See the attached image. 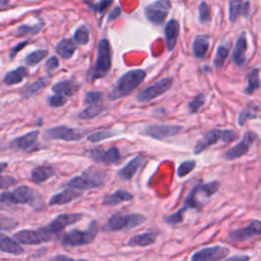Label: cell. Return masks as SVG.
Instances as JSON below:
<instances>
[{
  "instance_id": "30bf717a",
  "label": "cell",
  "mask_w": 261,
  "mask_h": 261,
  "mask_svg": "<svg viewBox=\"0 0 261 261\" xmlns=\"http://www.w3.org/2000/svg\"><path fill=\"white\" fill-rule=\"evenodd\" d=\"M171 2L168 0H158L147 5L144 9L146 18L154 24H162L170 10Z\"/></svg>"
},
{
  "instance_id": "e575fe53",
  "label": "cell",
  "mask_w": 261,
  "mask_h": 261,
  "mask_svg": "<svg viewBox=\"0 0 261 261\" xmlns=\"http://www.w3.org/2000/svg\"><path fill=\"white\" fill-rule=\"evenodd\" d=\"M103 110H104V107L102 104H99V103L92 104V105H89L84 110H82L77 114V117L80 119H92V118L100 115Z\"/></svg>"
},
{
  "instance_id": "8fae6325",
  "label": "cell",
  "mask_w": 261,
  "mask_h": 261,
  "mask_svg": "<svg viewBox=\"0 0 261 261\" xmlns=\"http://www.w3.org/2000/svg\"><path fill=\"white\" fill-rule=\"evenodd\" d=\"M85 136V132L77 128H71L65 125H58L48 128L44 133V137L49 140H62V141H79Z\"/></svg>"
},
{
  "instance_id": "6da1fadb",
  "label": "cell",
  "mask_w": 261,
  "mask_h": 261,
  "mask_svg": "<svg viewBox=\"0 0 261 261\" xmlns=\"http://www.w3.org/2000/svg\"><path fill=\"white\" fill-rule=\"evenodd\" d=\"M220 187V182L218 180H212L207 184H198L190 191L189 195L187 196L184 205L179 208L175 213L167 216L165 221L169 224H178L184 220V214L188 209H197L200 210L201 207L204 205V202L199 200L198 197L202 195H206L208 198L211 197L214 193L218 191Z\"/></svg>"
},
{
  "instance_id": "d6986e66",
  "label": "cell",
  "mask_w": 261,
  "mask_h": 261,
  "mask_svg": "<svg viewBox=\"0 0 261 261\" xmlns=\"http://www.w3.org/2000/svg\"><path fill=\"white\" fill-rule=\"evenodd\" d=\"M248 49V42H247V35L246 32L241 33V35L238 37L233 52H232V61L238 65L242 66L246 62V53Z\"/></svg>"
},
{
  "instance_id": "8992f818",
  "label": "cell",
  "mask_w": 261,
  "mask_h": 261,
  "mask_svg": "<svg viewBox=\"0 0 261 261\" xmlns=\"http://www.w3.org/2000/svg\"><path fill=\"white\" fill-rule=\"evenodd\" d=\"M147 218L139 213H130V214H121L114 213L110 216L107 221L106 227L108 230L117 231L123 229H132L144 223Z\"/></svg>"
},
{
  "instance_id": "3957f363",
  "label": "cell",
  "mask_w": 261,
  "mask_h": 261,
  "mask_svg": "<svg viewBox=\"0 0 261 261\" xmlns=\"http://www.w3.org/2000/svg\"><path fill=\"white\" fill-rule=\"evenodd\" d=\"M106 180V173L104 170L91 166L87 168L81 175L72 177L68 182L67 187L73 190H88L102 187Z\"/></svg>"
},
{
  "instance_id": "ac0fdd59",
  "label": "cell",
  "mask_w": 261,
  "mask_h": 261,
  "mask_svg": "<svg viewBox=\"0 0 261 261\" xmlns=\"http://www.w3.org/2000/svg\"><path fill=\"white\" fill-rule=\"evenodd\" d=\"M179 22L177 19H169L164 27V36H165V45L167 51H172L177 43L179 36Z\"/></svg>"
},
{
  "instance_id": "f35d334b",
  "label": "cell",
  "mask_w": 261,
  "mask_h": 261,
  "mask_svg": "<svg viewBox=\"0 0 261 261\" xmlns=\"http://www.w3.org/2000/svg\"><path fill=\"white\" fill-rule=\"evenodd\" d=\"M243 2L242 1H229L228 3V17L230 22H234L240 13H242Z\"/></svg>"
},
{
  "instance_id": "6f0895ef",
  "label": "cell",
  "mask_w": 261,
  "mask_h": 261,
  "mask_svg": "<svg viewBox=\"0 0 261 261\" xmlns=\"http://www.w3.org/2000/svg\"><path fill=\"white\" fill-rule=\"evenodd\" d=\"M6 167H7V163H6V162H0V173H1L4 169H6Z\"/></svg>"
},
{
  "instance_id": "c3c4849f",
  "label": "cell",
  "mask_w": 261,
  "mask_h": 261,
  "mask_svg": "<svg viewBox=\"0 0 261 261\" xmlns=\"http://www.w3.org/2000/svg\"><path fill=\"white\" fill-rule=\"evenodd\" d=\"M17 184V179L10 175H1L0 174V189H7L13 187Z\"/></svg>"
},
{
  "instance_id": "f1b7e54d",
  "label": "cell",
  "mask_w": 261,
  "mask_h": 261,
  "mask_svg": "<svg viewBox=\"0 0 261 261\" xmlns=\"http://www.w3.org/2000/svg\"><path fill=\"white\" fill-rule=\"evenodd\" d=\"M28 75H29L28 68L24 66H19L11 71H8L3 77V83L5 85L12 86V85L20 83Z\"/></svg>"
},
{
  "instance_id": "ab89813d",
  "label": "cell",
  "mask_w": 261,
  "mask_h": 261,
  "mask_svg": "<svg viewBox=\"0 0 261 261\" xmlns=\"http://www.w3.org/2000/svg\"><path fill=\"white\" fill-rule=\"evenodd\" d=\"M89 38H90L89 30L87 29V27L81 25L79 29H76L73 40L75 43L80 45H86L89 42Z\"/></svg>"
},
{
  "instance_id": "f6af8a7d",
  "label": "cell",
  "mask_w": 261,
  "mask_h": 261,
  "mask_svg": "<svg viewBox=\"0 0 261 261\" xmlns=\"http://www.w3.org/2000/svg\"><path fill=\"white\" fill-rule=\"evenodd\" d=\"M103 97V93L100 92V91H90L86 94V97H85V104H89V105H92V104H97L101 98Z\"/></svg>"
},
{
  "instance_id": "d6a6232c",
  "label": "cell",
  "mask_w": 261,
  "mask_h": 261,
  "mask_svg": "<svg viewBox=\"0 0 261 261\" xmlns=\"http://www.w3.org/2000/svg\"><path fill=\"white\" fill-rule=\"evenodd\" d=\"M260 87V80H259V68L255 67L251 69L247 75V87L245 89L246 94L251 95L253 94L258 88Z\"/></svg>"
},
{
  "instance_id": "5b68a950",
  "label": "cell",
  "mask_w": 261,
  "mask_h": 261,
  "mask_svg": "<svg viewBox=\"0 0 261 261\" xmlns=\"http://www.w3.org/2000/svg\"><path fill=\"white\" fill-rule=\"evenodd\" d=\"M238 138V134L232 129H212L207 132L196 144L194 148L195 154H200L210 146L223 142L228 144Z\"/></svg>"
},
{
  "instance_id": "5bb4252c",
  "label": "cell",
  "mask_w": 261,
  "mask_h": 261,
  "mask_svg": "<svg viewBox=\"0 0 261 261\" xmlns=\"http://www.w3.org/2000/svg\"><path fill=\"white\" fill-rule=\"evenodd\" d=\"M229 254V250L222 246H211L203 248L191 257V261H220Z\"/></svg>"
},
{
  "instance_id": "52a82bcc",
  "label": "cell",
  "mask_w": 261,
  "mask_h": 261,
  "mask_svg": "<svg viewBox=\"0 0 261 261\" xmlns=\"http://www.w3.org/2000/svg\"><path fill=\"white\" fill-rule=\"evenodd\" d=\"M98 233V225L96 221L91 222L90 226L86 230L73 229L67 232L62 240V244L66 247L84 246L92 243Z\"/></svg>"
},
{
  "instance_id": "9c48e42d",
  "label": "cell",
  "mask_w": 261,
  "mask_h": 261,
  "mask_svg": "<svg viewBox=\"0 0 261 261\" xmlns=\"http://www.w3.org/2000/svg\"><path fill=\"white\" fill-rule=\"evenodd\" d=\"M36 192L29 188L28 186H19L12 192H4L0 195V202L8 204H24V203H35L37 198Z\"/></svg>"
},
{
  "instance_id": "9f6ffc18",
  "label": "cell",
  "mask_w": 261,
  "mask_h": 261,
  "mask_svg": "<svg viewBox=\"0 0 261 261\" xmlns=\"http://www.w3.org/2000/svg\"><path fill=\"white\" fill-rule=\"evenodd\" d=\"M249 10H250V2L249 1H246V2H243V7H242V13L245 17L248 16L249 14Z\"/></svg>"
},
{
  "instance_id": "4fadbf2b",
  "label": "cell",
  "mask_w": 261,
  "mask_h": 261,
  "mask_svg": "<svg viewBox=\"0 0 261 261\" xmlns=\"http://www.w3.org/2000/svg\"><path fill=\"white\" fill-rule=\"evenodd\" d=\"M181 130L182 126L178 124H150L144 128L143 133L152 139L163 140L173 137Z\"/></svg>"
},
{
  "instance_id": "44dd1931",
  "label": "cell",
  "mask_w": 261,
  "mask_h": 261,
  "mask_svg": "<svg viewBox=\"0 0 261 261\" xmlns=\"http://www.w3.org/2000/svg\"><path fill=\"white\" fill-rule=\"evenodd\" d=\"M38 136L39 130H32L21 137L13 139L10 142V147L16 150H27L36 144Z\"/></svg>"
},
{
  "instance_id": "680465c9",
  "label": "cell",
  "mask_w": 261,
  "mask_h": 261,
  "mask_svg": "<svg viewBox=\"0 0 261 261\" xmlns=\"http://www.w3.org/2000/svg\"><path fill=\"white\" fill-rule=\"evenodd\" d=\"M7 4H8L7 1H0V6H2V5H7Z\"/></svg>"
},
{
  "instance_id": "b9f144b4",
  "label": "cell",
  "mask_w": 261,
  "mask_h": 261,
  "mask_svg": "<svg viewBox=\"0 0 261 261\" xmlns=\"http://www.w3.org/2000/svg\"><path fill=\"white\" fill-rule=\"evenodd\" d=\"M211 19V9L210 5L203 1L199 5V20L202 23H206Z\"/></svg>"
},
{
  "instance_id": "681fc988",
  "label": "cell",
  "mask_w": 261,
  "mask_h": 261,
  "mask_svg": "<svg viewBox=\"0 0 261 261\" xmlns=\"http://www.w3.org/2000/svg\"><path fill=\"white\" fill-rule=\"evenodd\" d=\"M89 6L94 9L95 11L102 13L103 11H105L109 5L112 4V1H100L98 3H88Z\"/></svg>"
},
{
  "instance_id": "bcb514c9",
  "label": "cell",
  "mask_w": 261,
  "mask_h": 261,
  "mask_svg": "<svg viewBox=\"0 0 261 261\" xmlns=\"http://www.w3.org/2000/svg\"><path fill=\"white\" fill-rule=\"evenodd\" d=\"M18 225V222L9 217H0V229L10 230Z\"/></svg>"
},
{
  "instance_id": "603a6c76",
  "label": "cell",
  "mask_w": 261,
  "mask_h": 261,
  "mask_svg": "<svg viewBox=\"0 0 261 261\" xmlns=\"http://www.w3.org/2000/svg\"><path fill=\"white\" fill-rule=\"evenodd\" d=\"M14 239L17 243L25 244V245H37L43 243L40 232L32 229H23L19 230L14 234Z\"/></svg>"
},
{
  "instance_id": "f5cc1de1",
  "label": "cell",
  "mask_w": 261,
  "mask_h": 261,
  "mask_svg": "<svg viewBox=\"0 0 261 261\" xmlns=\"http://www.w3.org/2000/svg\"><path fill=\"white\" fill-rule=\"evenodd\" d=\"M120 13H121V9H120V7L119 6H116V7H114L111 11H110V13H109V15H108V21H110V20H113V19H115V18H117L119 15H120Z\"/></svg>"
},
{
  "instance_id": "60d3db41",
  "label": "cell",
  "mask_w": 261,
  "mask_h": 261,
  "mask_svg": "<svg viewBox=\"0 0 261 261\" xmlns=\"http://www.w3.org/2000/svg\"><path fill=\"white\" fill-rule=\"evenodd\" d=\"M206 102V96L204 93H199L195 98L189 103V111L191 113H196Z\"/></svg>"
},
{
  "instance_id": "e0dca14e",
  "label": "cell",
  "mask_w": 261,
  "mask_h": 261,
  "mask_svg": "<svg viewBox=\"0 0 261 261\" xmlns=\"http://www.w3.org/2000/svg\"><path fill=\"white\" fill-rule=\"evenodd\" d=\"M83 218V214L81 213H65L58 215L50 224L47 225V228L53 233L56 234L61 231L65 226L73 224L80 221Z\"/></svg>"
},
{
  "instance_id": "7dc6e473",
  "label": "cell",
  "mask_w": 261,
  "mask_h": 261,
  "mask_svg": "<svg viewBox=\"0 0 261 261\" xmlns=\"http://www.w3.org/2000/svg\"><path fill=\"white\" fill-rule=\"evenodd\" d=\"M67 102V98L62 95H54L48 98V104L51 107H60Z\"/></svg>"
},
{
  "instance_id": "2e32d148",
  "label": "cell",
  "mask_w": 261,
  "mask_h": 261,
  "mask_svg": "<svg viewBox=\"0 0 261 261\" xmlns=\"http://www.w3.org/2000/svg\"><path fill=\"white\" fill-rule=\"evenodd\" d=\"M90 157L95 162H102L105 164H116L120 160L119 150L112 146L106 150L102 149H93L90 152Z\"/></svg>"
},
{
  "instance_id": "ffe728a7",
  "label": "cell",
  "mask_w": 261,
  "mask_h": 261,
  "mask_svg": "<svg viewBox=\"0 0 261 261\" xmlns=\"http://www.w3.org/2000/svg\"><path fill=\"white\" fill-rule=\"evenodd\" d=\"M147 158L142 155L139 154L137 155L135 158H133L127 164H125L117 173V175L125 180H129L132 179V177L136 174V172L140 169V167L146 162Z\"/></svg>"
},
{
  "instance_id": "484cf974",
  "label": "cell",
  "mask_w": 261,
  "mask_h": 261,
  "mask_svg": "<svg viewBox=\"0 0 261 261\" xmlns=\"http://www.w3.org/2000/svg\"><path fill=\"white\" fill-rule=\"evenodd\" d=\"M208 35H198L193 41V53L198 58H204L209 49Z\"/></svg>"
},
{
  "instance_id": "4316f807",
  "label": "cell",
  "mask_w": 261,
  "mask_h": 261,
  "mask_svg": "<svg viewBox=\"0 0 261 261\" xmlns=\"http://www.w3.org/2000/svg\"><path fill=\"white\" fill-rule=\"evenodd\" d=\"M79 89V85L73 81H61L52 86V91L56 95H62L64 97H69L75 94Z\"/></svg>"
},
{
  "instance_id": "ba28073f",
  "label": "cell",
  "mask_w": 261,
  "mask_h": 261,
  "mask_svg": "<svg viewBox=\"0 0 261 261\" xmlns=\"http://www.w3.org/2000/svg\"><path fill=\"white\" fill-rule=\"evenodd\" d=\"M173 85V79L171 76H165L156 81L151 86L145 88L137 94V100L139 102H148L155 99L158 96L166 93Z\"/></svg>"
},
{
  "instance_id": "83f0119b",
  "label": "cell",
  "mask_w": 261,
  "mask_h": 261,
  "mask_svg": "<svg viewBox=\"0 0 261 261\" xmlns=\"http://www.w3.org/2000/svg\"><path fill=\"white\" fill-rule=\"evenodd\" d=\"M134 199V196L123 190H117L114 193L107 195L104 197L102 203L104 205H109V206H113V205H117L121 202H127V201H132Z\"/></svg>"
},
{
  "instance_id": "7bdbcfd3",
  "label": "cell",
  "mask_w": 261,
  "mask_h": 261,
  "mask_svg": "<svg viewBox=\"0 0 261 261\" xmlns=\"http://www.w3.org/2000/svg\"><path fill=\"white\" fill-rule=\"evenodd\" d=\"M196 167V161L195 160H187L180 163V165L177 168V176L184 177L188 175L194 168Z\"/></svg>"
},
{
  "instance_id": "11a10c76",
  "label": "cell",
  "mask_w": 261,
  "mask_h": 261,
  "mask_svg": "<svg viewBox=\"0 0 261 261\" xmlns=\"http://www.w3.org/2000/svg\"><path fill=\"white\" fill-rule=\"evenodd\" d=\"M50 261H87V260H74V259H71L65 255H58V256H54Z\"/></svg>"
},
{
  "instance_id": "d590c367",
  "label": "cell",
  "mask_w": 261,
  "mask_h": 261,
  "mask_svg": "<svg viewBox=\"0 0 261 261\" xmlns=\"http://www.w3.org/2000/svg\"><path fill=\"white\" fill-rule=\"evenodd\" d=\"M229 53V46L228 45H224L221 44L217 47L216 49V53L213 59V65L217 68H222V66L224 65V62L228 56Z\"/></svg>"
},
{
  "instance_id": "8d00e7d4",
  "label": "cell",
  "mask_w": 261,
  "mask_h": 261,
  "mask_svg": "<svg viewBox=\"0 0 261 261\" xmlns=\"http://www.w3.org/2000/svg\"><path fill=\"white\" fill-rule=\"evenodd\" d=\"M44 23L43 21H39L38 23L34 24V25H28V24H21L17 28L16 30V35L18 37L21 36H25V35H34L37 34L38 32H40V30L43 28Z\"/></svg>"
},
{
  "instance_id": "4dcf8cb0",
  "label": "cell",
  "mask_w": 261,
  "mask_h": 261,
  "mask_svg": "<svg viewBox=\"0 0 261 261\" xmlns=\"http://www.w3.org/2000/svg\"><path fill=\"white\" fill-rule=\"evenodd\" d=\"M49 81H50V77L48 75H44V76L39 77L34 83L30 84L29 86H27L23 89V91L21 93V96L23 98H30V97L36 95L39 91H41L42 89H44L48 85Z\"/></svg>"
},
{
  "instance_id": "f907efd6",
  "label": "cell",
  "mask_w": 261,
  "mask_h": 261,
  "mask_svg": "<svg viewBox=\"0 0 261 261\" xmlns=\"http://www.w3.org/2000/svg\"><path fill=\"white\" fill-rule=\"evenodd\" d=\"M58 65H59V60H58V58H57L56 56H51V57L46 61V63H45V67H46V69H47L48 71H51V70L57 68Z\"/></svg>"
},
{
  "instance_id": "836d02e7",
  "label": "cell",
  "mask_w": 261,
  "mask_h": 261,
  "mask_svg": "<svg viewBox=\"0 0 261 261\" xmlns=\"http://www.w3.org/2000/svg\"><path fill=\"white\" fill-rule=\"evenodd\" d=\"M259 116L258 106L257 105H248L244 109L241 110L238 118V122L240 125H244L248 120L255 119Z\"/></svg>"
},
{
  "instance_id": "7a4b0ae2",
  "label": "cell",
  "mask_w": 261,
  "mask_h": 261,
  "mask_svg": "<svg viewBox=\"0 0 261 261\" xmlns=\"http://www.w3.org/2000/svg\"><path fill=\"white\" fill-rule=\"evenodd\" d=\"M145 77L146 71L144 69H132L126 71L118 79L115 87L109 93L108 98L110 100H116L128 95L142 84Z\"/></svg>"
},
{
  "instance_id": "f546056e",
  "label": "cell",
  "mask_w": 261,
  "mask_h": 261,
  "mask_svg": "<svg viewBox=\"0 0 261 261\" xmlns=\"http://www.w3.org/2000/svg\"><path fill=\"white\" fill-rule=\"evenodd\" d=\"M76 50V43L73 39H62L56 45V52L65 59L70 58Z\"/></svg>"
},
{
  "instance_id": "db71d44e",
  "label": "cell",
  "mask_w": 261,
  "mask_h": 261,
  "mask_svg": "<svg viewBox=\"0 0 261 261\" xmlns=\"http://www.w3.org/2000/svg\"><path fill=\"white\" fill-rule=\"evenodd\" d=\"M250 257L248 255H232L225 259V261H249Z\"/></svg>"
},
{
  "instance_id": "9a60e30c",
  "label": "cell",
  "mask_w": 261,
  "mask_h": 261,
  "mask_svg": "<svg viewBox=\"0 0 261 261\" xmlns=\"http://www.w3.org/2000/svg\"><path fill=\"white\" fill-rule=\"evenodd\" d=\"M260 234H261V221L252 220L245 227L231 230L228 237L233 242H244Z\"/></svg>"
},
{
  "instance_id": "cb8c5ba5",
  "label": "cell",
  "mask_w": 261,
  "mask_h": 261,
  "mask_svg": "<svg viewBox=\"0 0 261 261\" xmlns=\"http://www.w3.org/2000/svg\"><path fill=\"white\" fill-rule=\"evenodd\" d=\"M157 239V232L155 231H146L143 233L135 234L128 240L127 245L130 247H147L155 243Z\"/></svg>"
},
{
  "instance_id": "d4e9b609",
  "label": "cell",
  "mask_w": 261,
  "mask_h": 261,
  "mask_svg": "<svg viewBox=\"0 0 261 261\" xmlns=\"http://www.w3.org/2000/svg\"><path fill=\"white\" fill-rule=\"evenodd\" d=\"M0 250L13 255H19L23 253L22 247L16 241L4 233H0Z\"/></svg>"
},
{
  "instance_id": "ee69618b",
  "label": "cell",
  "mask_w": 261,
  "mask_h": 261,
  "mask_svg": "<svg viewBox=\"0 0 261 261\" xmlns=\"http://www.w3.org/2000/svg\"><path fill=\"white\" fill-rule=\"evenodd\" d=\"M112 136H114V134L111 133L110 130L102 129V130H98V132H95V133L89 135L88 136V141H90L92 143H97V142H100L102 140L108 139V138H110Z\"/></svg>"
},
{
  "instance_id": "7402d4cb",
  "label": "cell",
  "mask_w": 261,
  "mask_h": 261,
  "mask_svg": "<svg viewBox=\"0 0 261 261\" xmlns=\"http://www.w3.org/2000/svg\"><path fill=\"white\" fill-rule=\"evenodd\" d=\"M81 195H82V193L79 191H75L73 189H66V190L52 196L48 202V205L54 206V205L67 204V203L75 200L76 198L81 197Z\"/></svg>"
},
{
  "instance_id": "816d5d0a",
  "label": "cell",
  "mask_w": 261,
  "mask_h": 261,
  "mask_svg": "<svg viewBox=\"0 0 261 261\" xmlns=\"http://www.w3.org/2000/svg\"><path fill=\"white\" fill-rule=\"evenodd\" d=\"M28 45V41H23V42H20L18 43L17 45H15L11 51H10V54H9V57L10 59H13V57L15 56V54H17L21 49H23V47H25Z\"/></svg>"
},
{
  "instance_id": "74e56055",
  "label": "cell",
  "mask_w": 261,
  "mask_h": 261,
  "mask_svg": "<svg viewBox=\"0 0 261 261\" xmlns=\"http://www.w3.org/2000/svg\"><path fill=\"white\" fill-rule=\"evenodd\" d=\"M48 55V51L47 50H43V49H40V50H36L32 53H30L27 57H25V64L28 65H36L38 64L40 61H42L46 56Z\"/></svg>"
},
{
  "instance_id": "277c9868",
  "label": "cell",
  "mask_w": 261,
  "mask_h": 261,
  "mask_svg": "<svg viewBox=\"0 0 261 261\" xmlns=\"http://www.w3.org/2000/svg\"><path fill=\"white\" fill-rule=\"evenodd\" d=\"M112 63L111 46L107 39H101L97 46V58L91 70V80L104 77L110 70Z\"/></svg>"
},
{
  "instance_id": "1f68e13d",
  "label": "cell",
  "mask_w": 261,
  "mask_h": 261,
  "mask_svg": "<svg viewBox=\"0 0 261 261\" xmlns=\"http://www.w3.org/2000/svg\"><path fill=\"white\" fill-rule=\"evenodd\" d=\"M54 173H55V171H54V169L51 166L41 165V166L35 167L32 170L31 176H32V180L34 182L40 184V182H43V181L47 180L51 176H53Z\"/></svg>"
},
{
  "instance_id": "7c38bea8",
  "label": "cell",
  "mask_w": 261,
  "mask_h": 261,
  "mask_svg": "<svg viewBox=\"0 0 261 261\" xmlns=\"http://www.w3.org/2000/svg\"><path fill=\"white\" fill-rule=\"evenodd\" d=\"M257 139H258V136L254 132H251V130L246 132L242 138V141L239 142L237 145H234L232 148L228 149L223 154L224 158L226 160H234L246 155L249 152L251 146L254 144V142Z\"/></svg>"
}]
</instances>
